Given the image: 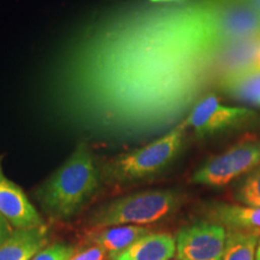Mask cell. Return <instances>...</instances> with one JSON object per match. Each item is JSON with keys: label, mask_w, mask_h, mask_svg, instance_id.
I'll return each mask as SVG.
<instances>
[{"label": "cell", "mask_w": 260, "mask_h": 260, "mask_svg": "<svg viewBox=\"0 0 260 260\" xmlns=\"http://www.w3.org/2000/svg\"><path fill=\"white\" fill-rule=\"evenodd\" d=\"M0 214L14 229H30L45 225L41 214L15 182L9 180L3 170L0 157Z\"/></svg>", "instance_id": "8"}, {"label": "cell", "mask_w": 260, "mask_h": 260, "mask_svg": "<svg viewBox=\"0 0 260 260\" xmlns=\"http://www.w3.org/2000/svg\"><path fill=\"white\" fill-rule=\"evenodd\" d=\"M242 2H245L253 11L260 16V0H242Z\"/></svg>", "instance_id": "19"}, {"label": "cell", "mask_w": 260, "mask_h": 260, "mask_svg": "<svg viewBox=\"0 0 260 260\" xmlns=\"http://www.w3.org/2000/svg\"><path fill=\"white\" fill-rule=\"evenodd\" d=\"M184 195L175 189L135 191L107 201L94 209L87 225L94 230L117 225H141L157 223L176 213Z\"/></svg>", "instance_id": "4"}, {"label": "cell", "mask_w": 260, "mask_h": 260, "mask_svg": "<svg viewBox=\"0 0 260 260\" xmlns=\"http://www.w3.org/2000/svg\"><path fill=\"white\" fill-rule=\"evenodd\" d=\"M149 234L147 226L117 225L98 229L88 237L87 243L95 245L105 251L109 256L116 255Z\"/></svg>", "instance_id": "12"}, {"label": "cell", "mask_w": 260, "mask_h": 260, "mask_svg": "<svg viewBox=\"0 0 260 260\" xmlns=\"http://www.w3.org/2000/svg\"><path fill=\"white\" fill-rule=\"evenodd\" d=\"M76 251L69 243H53L38 252L30 260H69Z\"/></svg>", "instance_id": "16"}, {"label": "cell", "mask_w": 260, "mask_h": 260, "mask_svg": "<svg viewBox=\"0 0 260 260\" xmlns=\"http://www.w3.org/2000/svg\"><path fill=\"white\" fill-rule=\"evenodd\" d=\"M260 68V16L242 0L115 11L69 42L48 96L61 121L112 142L158 138L228 77Z\"/></svg>", "instance_id": "1"}, {"label": "cell", "mask_w": 260, "mask_h": 260, "mask_svg": "<svg viewBox=\"0 0 260 260\" xmlns=\"http://www.w3.org/2000/svg\"><path fill=\"white\" fill-rule=\"evenodd\" d=\"M253 116L249 109L224 105L214 94H207L191 107L183 119L187 130H194L198 138L214 135Z\"/></svg>", "instance_id": "7"}, {"label": "cell", "mask_w": 260, "mask_h": 260, "mask_svg": "<svg viewBox=\"0 0 260 260\" xmlns=\"http://www.w3.org/2000/svg\"><path fill=\"white\" fill-rule=\"evenodd\" d=\"M48 242L46 225L30 229H15L0 243V260H30Z\"/></svg>", "instance_id": "10"}, {"label": "cell", "mask_w": 260, "mask_h": 260, "mask_svg": "<svg viewBox=\"0 0 260 260\" xmlns=\"http://www.w3.org/2000/svg\"><path fill=\"white\" fill-rule=\"evenodd\" d=\"M220 88L237 100L260 106V68L228 77Z\"/></svg>", "instance_id": "13"}, {"label": "cell", "mask_w": 260, "mask_h": 260, "mask_svg": "<svg viewBox=\"0 0 260 260\" xmlns=\"http://www.w3.org/2000/svg\"><path fill=\"white\" fill-rule=\"evenodd\" d=\"M259 165L260 139L245 140L205 161L194 171L190 181L200 186L224 187Z\"/></svg>", "instance_id": "5"}, {"label": "cell", "mask_w": 260, "mask_h": 260, "mask_svg": "<svg viewBox=\"0 0 260 260\" xmlns=\"http://www.w3.org/2000/svg\"><path fill=\"white\" fill-rule=\"evenodd\" d=\"M106 253L95 245H89L81 249H76L69 260H105Z\"/></svg>", "instance_id": "17"}, {"label": "cell", "mask_w": 260, "mask_h": 260, "mask_svg": "<svg viewBox=\"0 0 260 260\" xmlns=\"http://www.w3.org/2000/svg\"><path fill=\"white\" fill-rule=\"evenodd\" d=\"M14 230L15 229L11 226V224L0 214V243L4 242L5 240L11 235Z\"/></svg>", "instance_id": "18"}, {"label": "cell", "mask_w": 260, "mask_h": 260, "mask_svg": "<svg viewBox=\"0 0 260 260\" xmlns=\"http://www.w3.org/2000/svg\"><path fill=\"white\" fill-rule=\"evenodd\" d=\"M186 132L182 121L153 141L106 160L99 167L103 183L129 186L160 175L180 155Z\"/></svg>", "instance_id": "3"}, {"label": "cell", "mask_w": 260, "mask_h": 260, "mask_svg": "<svg viewBox=\"0 0 260 260\" xmlns=\"http://www.w3.org/2000/svg\"><path fill=\"white\" fill-rule=\"evenodd\" d=\"M175 253L176 242L171 234L149 233L109 260H171Z\"/></svg>", "instance_id": "11"}, {"label": "cell", "mask_w": 260, "mask_h": 260, "mask_svg": "<svg viewBox=\"0 0 260 260\" xmlns=\"http://www.w3.org/2000/svg\"><path fill=\"white\" fill-rule=\"evenodd\" d=\"M153 4H159V3H178V2H183V0H149Z\"/></svg>", "instance_id": "20"}, {"label": "cell", "mask_w": 260, "mask_h": 260, "mask_svg": "<svg viewBox=\"0 0 260 260\" xmlns=\"http://www.w3.org/2000/svg\"><path fill=\"white\" fill-rule=\"evenodd\" d=\"M255 260H260V236H259L258 246H256V254H255Z\"/></svg>", "instance_id": "21"}, {"label": "cell", "mask_w": 260, "mask_h": 260, "mask_svg": "<svg viewBox=\"0 0 260 260\" xmlns=\"http://www.w3.org/2000/svg\"><path fill=\"white\" fill-rule=\"evenodd\" d=\"M260 234L228 230L222 260H255Z\"/></svg>", "instance_id": "14"}, {"label": "cell", "mask_w": 260, "mask_h": 260, "mask_svg": "<svg viewBox=\"0 0 260 260\" xmlns=\"http://www.w3.org/2000/svg\"><path fill=\"white\" fill-rule=\"evenodd\" d=\"M103 184L100 168L87 141L77 144L70 157L34 191L41 210L52 219L79 214Z\"/></svg>", "instance_id": "2"}, {"label": "cell", "mask_w": 260, "mask_h": 260, "mask_svg": "<svg viewBox=\"0 0 260 260\" xmlns=\"http://www.w3.org/2000/svg\"><path fill=\"white\" fill-rule=\"evenodd\" d=\"M228 230L210 220L183 226L175 237L178 260H222Z\"/></svg>", "instance_id": "6"}, {"label": "cell", "mask_w": 260, "mask_h": 260, "mask_svg": "<svg viewBox=\"0 0 260 260\" xmlns=\"http://www.w3.org/2000/svg\"><path fill=\"white\" fill-rule=\"evenodd\" d=\"M207 220L226 230L260 234V207L241 204L212 203L205 207Z\"/></svg>", "instance_id": "9"}, {"label": "cell", "mask_w": 260, "mask_h": 260, "mask_svg": "<svg viewBox=\"0 0 260 260\" xmlns=\"http://www.w3.org/2000/svg\"><path fill=\"white\" fill-rule=\"evenodd\" d=\"M232 195L237 204L260 207V165L236 181Z\"/></svg>", "instance_id": "15"}]
</instances>
